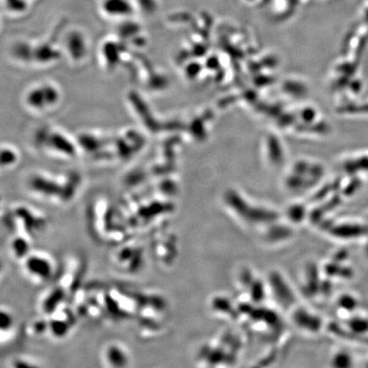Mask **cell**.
<instances>
[{
	"instance_id": "obj_4",
	"label": "cell",
	"mask_w": 368,
	"mask_h": 368,
	"mask_svg": "<svg viewBox=\"0 0 368 368\" xmlns=\"http://www.w3.org/2000/svg\"><path fill=\"white\" fill-rule=\"evenodd\" d=\"M102 360L105 365L111 368H120L129 364V354L126 348L119 343H108L102 351Z\"/></svg>"
},
{
	"instance_id": "obj_1",
	"label": "cell",
	"mask_w": 368,
	"mask_h": 368,
	"mask_svg": "<svg viewBox=\"0 0 368 368\" xmlns=\"http://www.w3.org/2000/svg\"><path fill=\"white\" fill-rule=\"evenodd\" d=\"M21 263L26 277L36 284L50 282L59 272L52 256L41 251H31Z\"/></svg>"
},
{
	"instance_id": "obj_10",
	"label": "cell",
	"mask_w": 368,
	"mask_h": 368,
	"mask_svg": "<svg viewBox=\"0 0 368 368\" xmlns=\"http://www.w3.org/2000/svg\"><path fill=\"white\" fill-rule=\"evenodd\" d=\"M4 271H5V264H4L2 260H0V279H1V277L3 275Z\"/></svg>"
},
{
	"instance_id": "obj_8",
	"label": "cell",
	"mask_w": 368,
	"mask_h": 368,
	"mask_svg": "<svg viewBox=\"0 0 368 368\" xmlns=\"http://www.w3.org/2000/svg\"><path fill=\"white\" fill-rule=\"evenodd\" d=\"M27 327V326H26ZM27 333L33 336H40L44 334H48V319L47 320H35L27 327Z\"/></svg>"
},
{
	"instance_id": "obj_5",
	"label": "cell",
	"mask_w": 368,
	"mask_h": 368,
	"mask_svg": "<svg viewBox=\"0 0 368 368\" xmlns=\"http://www.w3.org/2000/svg\"><path fill=\"white\" fill-rule=\"evenodd\" d=\"M67 297H69V293L60 285H55L48 291L40 302V310L43 315L48 317L55 313L64 305V300Z\"/></svg>"
},
{
	"instance_id": "obj_3",
	"label": "cell",
	"mask_w": 368,
	"mask_h": 368,
	"mask_svg": "<svg viewBox=\"0 0 368 368\" xmlns=\"http://www.w3.org/2000/svg\"><path fill=\"white\" fill-rule=\"evenodd\" d=\"M75 314L63 305L55 313L48 316V335L56 340L68 336L75 324Z\"/></svg>"
},
{
	"instance_id": "obj_9",
	"label": "cell",
	"mask_w": 368,
	"mask_h": 368,
	"mask_svg": "<svg viewBox=\"0 0 368 368\" xmlns=\"http://www.w3.org/2000/svg\"><path fill=\"white\" fill-rule=\"evenodd\" d=\"M11 366L16 368L39 367L40 364L31 358L16 357L11 360Z\"/></svg>"
},
{
	"instance_id": "obj_7",
	"label": "cell",
	"mask_w": 368,
	"mask_h": 368,
	"mask_svg": "<svg viewBox=\"0 0 368 368\" xmlns=\"http://www.w3.org/2000/svg\"><path fill=\"white\" fill-rule=\"evenodd\" d=\"M32 239L26 235L16 233L11 238L10 242V250L11 255L16 260L22 261L31 251Z\"/></svg>"
},
{
	"instance_id": "obj_6",
	"label": "cell",
	"mask_w": 368,
	"mask_h": 368,
	"mask_svg": "<svg viewBox=\"0 0 368 368\" xmlns=\"http://www.w3.org/2000/svg\"><path fill=\"white\" fill-rule=\"evenodd\" d=\"M15 315L7 307L0 306V342H6L16 333Z\"/></svg>"
},
{
	"instance_id": "obj_2",
	"label": "cell",
	"mask_w": 368,
	"mask_h": 368,
	"mask_svg": "<svg viewBox=\"0 0 368 368\" xmlns=\"http://www.w3.org/2000/svg\"><path fill=\"white\" fill-rule=\"evenodd\" d=\"M12 223L16 225V233L33 239L45 229L47 221L42 214L32 208L21 205L12 210Z\"/></svg>"
}]
</instances>
